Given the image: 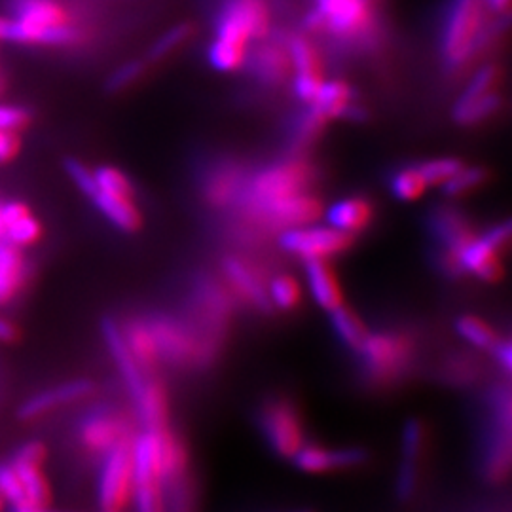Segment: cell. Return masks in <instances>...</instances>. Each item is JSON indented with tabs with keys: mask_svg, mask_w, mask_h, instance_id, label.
<instances>
[{
	"mask_svg": "<svg viewBox=\"0 0 512 512\" xmlns=\"http://www.w3.org/2000/svg\"><path fill=\"white\" fill-rule=\"evenodd\" d=\"M486 181H488V171L484 167H465L463 165L448 183L442 184V190H444L446 198L456 200V198H463V196L471 194Z\"/></svg>",
	"mask_w": 512,
	"mask_h": 512,
	"instance_id": "ab89813d",
	"label": "cell"
},
{
	"mask_svg": "<svg viewBox=\"0 0 512 512\" xmlns=\"http://www.w3.org/2000/svg\"><path fill=\"white\" fill-rule=\"evenodd\" d=\"M456 330L463 340L478 349L492 351L499 342V334L486 321L475 315H461L456 321Z\"/></svg>",
	"mask_w": 512,
	"mask_h": 512,
	"instance_id": "8d00e7d4",
	"label": "cell"
},
{
	"mask_svg": "<svg viewBox=\"0 0 512 512\" xmlns=\"http://www.w3.org/2000/svg\"><path fill=\"white\" fill-rule=\"evenodd\" d=\"M511 0H486V6L494 10L495 14H507Z\"/></svg>",
	"mask_w": 512,
	"mask_h": 512,
	"instance_id": "f5cc1de1",
	"label": "cell"
},
{
	"mask_svg": "<svg viewBox=\"0 0 512 512\" xmlns=\"http://www.w3.org/2000/svg\"><path fill=\"white\" fill-rule=\"evenodd\" d=\"M315 179L317 169L308 160L300 158L296 152L293 156L253 171L245 184L243 196L234 209H238L239 215L247 219L281 198L300 192H311V184L315 183Z\"/></svg>",
	"mask_w": 512,
	"mask_h": 512,
	"instance_id": "7a4b0ae2",
	"label": "cell"
},
{
	"mask_svg": "<svg viewBox=\"0 0 512 512\" xmlns=\"http://www.w3.org/2000/svg\"><path fill=\"white\" fill-rule=\"evenodd\" d=\"M490 353L494 355L497 365L501 366V370H503L505 374H509L512 368L511 342H509V340H501V338H499V342L495 344L494 349H492Z\"/></svg>",
	"mask_w": 512,
	"mask_h": 512,
	"instance_id": "681fc988",
	"label": "cell"
},
{
	"mask_svg": "<svg viewBox=\"0 0 512 512\" xmlns=\"http://www.w3.org/2000/svg\"><path fill=\"white\" fill-rule=\"evenodd\" d=\"M482 236L490 245H494L499 253H505L511 245V224H509V220L494 224L492 228L482 232Z\"/></svg>",
	"mask_w": 512,
	"mask_h": 512,
	"instance_id": "c3c4849f",
	"label": "cell"
},
{
	"mask_svg": "<svg viewBox=\"0 0 512 512\" xmlns=\"http://www.w3.org/2000/svg\"><path fill=\"white\" fill-rule=\"evenodd\" d=\"M294 467L308 475H327L338 471H349L365 465L368 461V452L359 446L348 448H327L323 444L308 442L298 450V454L291 459Z\"/></svg>",
	"mask_w": 512,
	"mask_h": 512,
	"instance_id": "7c38bea8",
	"label": "cell"
},
{
	"mask_svg": "<svg viewBox=\"0 0 512 512\" xmlns=\"http://www.w3.org/2000/svg\"><path fill=\"white\" fill-rule=\"evenodd\" d=\"M12 18L40 27L73 23L69 12L57 0H12Z\"/></svg>",
	"mask_w": 512,
	"mask_h": 512,
	"instance_id": "f546056e",
	"label": "cell"
},
{
	"mask_svg": "<svg viewBox=\"0 0 512 512\" xmlns=\"http://www.w3.org/2000/svg\"><path fill=\"white\" fill-rule=\"evenodd\" d=\"M459 264L463 274L473 275L484 283H497L503 277V262L501 253L490 245L484 236L476 234L461 251Z\"/></svg>",
	"mask_w": 512,
	"mask_h": 512,
	"instance_id": "603a6c76",
	"label": "cell"
},
{
	"mask_svg": "<svg viewBox=\"0 0 512 512\" xmlns=\"http://www.w3.org/2000/svg\"><path fill=\"white\" fill-rule=\"evenodd\" d=\"M256 423L277 458L291 461L306 444L302 414L287 397H272L260 404Z\"/></svg>",
	"mask_w": 512,
	"mask_h": 512,
	"instance_id": "8992f818",
	"label": "cell"
},
{
	"mask_svg": "<svg viewBox=\"0 0 512 512\" xmlns=\"http://www.w3.org/2000/svg\"><path fill=\"white\" fill-rule=\"evenodd\" d=\"M93 391H95V384L86 378H78V380L42 389L21 403L18 418L23 421L38 420L42 416H48L57 408H63L90 397Z\"/></svg>",
	"mask_w": 512,
	"mask_h": 512,
	"instance_id": "ffe728a7",
	"label": "cell"
},
{
	"mask_svg": "<svg viewBox=\"0 0 512 512\" xmlns=\"http://www.w3.org/2000/svg\"><path fill=\"white\" fill-rule=\"evenodd\" d=\"M486 0H452L442 23L440 55L450 71H458L475 57L482 44L497 33L486 25Z\"/></svg>",
	"mask_w": 512,
	"mask_h": 512,
	"instance_id": "3957f363",
	"label": "cell"
},
{
	"mask_svg": "<svg viewBox=\"0 0 512 512\" xmlns=\"http://www.w3.org/2000/svg\"><path fill=\"white\" fill-rule=\"evenodd\" d=\"M215 37L249 46L270 35V6L266 0H222L215 16Z\"/></svg>",
	"mask_w": 512,
	"mask_h": 512,
	"instance_id": "52a82bcc",
	"label": "cell"
},
{
	"mask_svg": "<svg viewBox=\"0 0 512 512\" xmlns=\"http://www.w3.org/2000/svg\"><path fill=\"white\" fill-rule=\"evenodd\" d=\"M247 52H249V46L215 37L207 50V59L211 67L220 73H234L245 65Z\"/></svg>",
	"mask_w": 512,
	"mask_h": 512,
	"instance_id": "e575fe53",
	"label": "cell"
},
{
	"mask_svg": "<svg viewBox=\"0 0 512 512\" xmlns=\"http://www.w3.org/2000/svg\"><path fill=\"white\" fill-rule=\"evenodd\" d=\"M133 433L131 423L109 408L88 412L78 425L80 444L95 456L105 454L114 444L131 437Z\"/></svg>",
	"mask_w": 512,
	"mask_h": 512,
	"instance_id": "4fadbf2b",
	"label": "cell"
},
{
	"mask_svg": "<svg viewBox=\"0 0 512 512\" xmlns=\"http://www.w3.org/2000/svg\"><path fill=\"white\" fill-rule=\"evenodd\" d=\"M0 499L4 505H10V509L27 505L21 480L10 463H0Z\"/></svg>",
	"mask_w": 512,
	"mask_h": 512,
	"instance_id": "7bdbcfd3",
	"label": "cell"
},
{
	"mask_svg": "<svg viewBox=\"0 0 512 512\" xmlns=\"http://www.w3.org/2000/svg\"><path fill=\"white\" fill-rule=\"evenodd\" d=\"M501 107L499 93L490 92L484 95H461L454 107V120L461 126L484 124L497 114Z\"/></svg>",
	"mask_w": 512,
	"mask_h": 512,
	"instance_id": "4dcf8cb0",
	"label": "cell"
},
{
	"mask_svg": "<svg viewBox=\"0 0 512 512\" xmlns=\"http://www.w3.org/2000/svg\"><path fill=\"white\" fill-rule=\"evenodd\" d=\"M427 228L435 241L437 255L454 256L458 260L459 251L476 236L471 220L452 205L435 207L429 213Z\"/></svg>",
	"mask_w": 512,
	"mask_h": 512,
	"instance_id": "5bb4252c",
	"label": "cell"
},
{
	"mask_svg": "<svg viewBox=\"0 0 512 512\" xmlns=\"http://www.w3.org/2000/svg\"><path fill=\"white\" fill-rule=\"evenodd\" d=\"M355 243V236H349L332 226H296L279 234V247L289 255L310 260H330L344 255Z\"/></svg>",
	"mask_w": 512,
	"mask_h": 512,
	"instance_id": "9c48e42d",
	"label": "cell"
},
{
	"mask_svg": "<svg viewBox=\"0 0 512 512\" xmlns=\"http://www.w3.org/2000/svg\"><path fill=\"white\" fill-rule=\"evenodd\" d=\"M27 281V260L23 249L0 238V308L10 304Z\"/></svg>",
	"mask_w": 512,
	"mask_h": 512,
	"instance_id": "484cf974",
	"label": "cell"
},
{
	"mask_svg": "<svg viewBox=\"0 0 512 512\" xmlns=\"http://www.w3.org/2000/svg\"><path fill=\"white\" fill-rule=\"evenodd\" d=\"M10 512H71L59 511V509H52L50 505H21V507H12Z\"/></svg>",
	"mask_w": 512,
	"mask_h": 512,
	"instance_id": "816d5d0a",
	"label": "cell"
},
{
	"mask_svg": "<svg viewBox=\"0 0 512 512\" xmlns=\"http://www.w3.org/2000/svg\"><path fill=\"white\" fill-rule=\"evenodd\" d=\"M330 323H332L334 334L340 338V342L346 348L357 351L363 346L368 336V329L363 319L355 311L349 310L348 306H340L330 311Z\"/></svg>",
	"mask_w": 512,
	"mask_h": 512,
	"instance_id": "d6a6232c",
	"label": "cell"
},
{
	"mask_svg": "<svg viewBox=\"0 0 512 512\" xmlns=\"http://www.w3.org/2000/svg\"><path fill=\"white\" fill-rule=\"evenodd\" d=\"M374 0H317L306 25L311 33H323L344 48L372 52L382 40V27Z\"/></svg>",
	"mask_w": 512,
	"mask_h": 512,
	"instance_id": "6da1fadb",
	"label": "cell"
},
{
	"mask_svg": "<svg viewBox=\"0 0 512 512\" xmlns=\"http://www.w3.org/2000/svg\"><path fill=\"white\" fill-rule=\"evenodd\" d=\"M18 338V327L10 319L0 315V344H14Z\"/></svg>",
	"mask_w": 512,
	"mask_h": 512,
	"instance_id": "f907efd6",
	"label": "cell"
},
{
	"mask_svg": "<svg viewBox=\"0 0 512 512\" xmlns=\"http://www.w3.org/2000/svg\"><path fill=\"white\" fill-rule=\"evenodd\" d=\"M31 122V112L19 105H4L0 103V129L21 131Z\"/></svg>",
	"mask_w": 512,
	"mask_h": 512,
	"instance_id": "f6af8a7d",
	"label": "cell"
},
{
	"mask_svg": "<svg viewBox=\"0 0 512 512\" xmlns=\"http://www.w3.org/2000/svg\"><path fill=\"white\" fill-rule=\"evenodd\" d=\"M65 173L73 181L74 186L80 190V194L90 200V196L97 188L95 177H93V169H90L86 164H82L76 158H69V160H65Z\"/></svg>",
	"mask_w": 512,
	"mask_h": 512,
	"instance_id": "ee69618b",
	"label": "cell"
},
{
	"mask_svg": "<svg viewBox=\"0 0 512 512\" xmlns=\"http://www.w3.org/2000/svg\"><path fill=\"white\" fill-rule=\"evenodd\" d=\"M82 38V31L74 23L61 27H40L12 16H0V42L27 46H74Z\"/></svg>",
	"mask_w": 512,
	"mask_h": 512,
	"instance_id": "2e32d148",
	"label": "cell"
},
{
	"mask_svg": "<svg viewBox=\"0 0 512 512\" xmlns=\"http://www.w3.org/2000/svg\"><path fill=\"white\" fill-rule=\"evenodd\" d=\"M93 177H95V183L99 190L109 192L114 196L135 200V186L131 183L128 175L124 171H120L118 167L99 165L97 169H93Z\"/></svg>",
	"mask_w": 512,
	"mask_h": 512,
	"instance_id": "f35d334b",
	"label": "cell"
},
{
	"mask_svg": "<svg viewBox=\"0 0 512 512\" xmlns=\"http://www.w3.org/2000/svg\"><path fill=\"white\" fill-rule=\"evenodd\" d=\"M2 232H4V228H2V219H0V238H2Z\"/></svg>",
	"mask_w": 512,
	"mask_h": 512,
	"instance_id": "db71d44e",
	"label": "cell"
},
{
	"mask_svg": "<svg viewBox=\"0 0 512 512\" xmlns=\"http://www.w3.org/2000/svg\"><path fill=\"white\" fill-rule=\"evenodd\" d=\"M148 63L145 59L137 61H128L120 65L114 73L110 74L105 84V90L109 93H120L129 90L133 84H137L145 73H147Z\"/></svg>",
	"mask_w": 512,
	"mask_h": 512,
	"instance_id": "60d3db41",
	"label": "cell"
},
{
	"mask_svg": "<svg viewBox=\"0 0 512 512\" xmlns=\"http://www.w3.org/2000/svg\"><path fill=\"white\" fill-rule=\"evenodd\" d=\"M137 420L143 429H162L169 425V399L164 385L152 376L148 378L145 389L133 399Z\"/></svg>",
	"mask_w": 512,
	"mask_h": 512,
	"instance_id": "83f0119b",
	"label": "cell"
},
{
	"mask_svg": "<svg viewBox=\"0 0 512 512\" xmlns=\"http://www.w3.org/2000/svg\"><path fill=\"white\" fill-rule=\"evenodd\" d=\"M268 296L277 310L291 311L298 306L302 289L293 275H275L268 281Z\"/></svg>",
	"mask_w": 512,
	"mask_h": 512,
	"instance_id": "74e56055",
	"label": "cell"
},
{
	"mask_svg": "<svg viewBox=\"0 0 512 512\" xmlns=\"http://www.w3.org/2000/svg\"><path fill=\"white\" fill-rule=\"evenodd\" d=\"M463 165L465 164L458 158H437V160L418 164V167H420L421 175H423L427 186H442V184L448 183Z\"/></svg>",
	"mask_w": 512,
	"mask_h": 512,
	"instance_id": "b9f144b4",
	"label": "cell"
},
{
	"mask_svg": "<svg viewBox=\"0 0 512 512\" xmlns=\"http://www.w3.org/2000/svg\"><path fill=\"white\" fill-rule=\"evenodd\" d=\"M374 205L363 196H353L340 202L332 203L327 211L329 226L342 230L349 236H357L366 230L374 220Z\"/></svg>",
	"mask_w": 512,
	"mask_h": 512,
	"instance_id": "4316f807",
	"label": "cell"
},
{
	"mask_svg": "<svg viewBox=\"0 0 512 512\" xmlns=\"http://www.w3.org/2000/svg\"><path fill=\"white\" fill-rule=\"evenodd\" d=\"M46 446L40 440H29L21 444L8 461L18 473L25 490L27 505H52V486L44 473Z\"/></svg>",
	"mask_w": 512,
	"mask_h": 512,
	"instance_id": "8fae6325",
	"label": "cell"
},
{
	"mask_svg": "<svg viewBox=\"0 0 512 512\" xmlns=\"http://www.w3.org/2000/svg\"><path fill=\"white\" fill-rule=\"evenodd\" d=\"M490 421L484 450V475L492 482L505 478L511 467V393L509 385L495 389L490 401Z\"/></svg>",
	"mask_w": 512,
	"mask_h": 512,
	"instance_id": "ba28073f",
	"label": "cell"
},
{
	"mask_svg": "<svg viewBox=\"0 0 512 512\" xmlns=\"http://www.w3.org/2000/svg\"><path fill=\"white\" fill-rule=\"evenodd\" d=\"M416 340L404 329H384L370 332L359 355V368L366 384L374 387L401 382L416 359Z\"/></svg>",
	"mask_w": 512,
	"mask_h": 512,
	"instance_id": "277c9868",
	"label": "cell"
},
{
	"mask_svg": "<svg viewBox=\"0 0 512 512\" xmlns=\"http://www.w3.org/2000/svg\"><path fill=\"white\" fill-rule=\"evenodd\" d=\"M90 200L95 205V209L109 220L114 228H118L126 234H133L143 226V215H141L135 200H131V198L114 196V194L95 188Z\"/></svg>",
	"mask_w": 512,
	"mask_h": 512,
	"instance_id": "d4e9b609",
	"label": "cell"
},
{
	"mask_svg": "<svg viewBox=\"0 0 512 512\" xmlns=\"http://www.w3.org/2000/svg\"><path fill=\"white\" fill-rule=\"evenodd\" d=\"M310 105L319 110L327 120H338V118H344L349 122L366 120V109L357 103L355 90L344 80L323 82L321 90Z\"/></svg>",
	"mask_w": 512,
	"mask_h": 512,
	"instance_id": "7402d4cb",
	"label": "cell"
},
{
	"mask_svg": "<svg viewBox=\"0 0 512 512\" xmlns=\"http://www.w3.org/2000/svg\"><path fill=\"white\" fill-rule=\"evenodd\" d=\"M222 272L226 275L224 279L228 281L230 289L253 310L262 313L274 310L268 296V281H264L262 270L241 256H226L222 260Z\"/></svg>",
	"mask_w": 512,
	"mask_h": 512,
	"instance_id": "e0dca14e",
	"label": "cell"
},
{
	"mask_svg": "<svg viewBox=\"0 0 512 512\" xmlns=\"http://www.w3.org/2000/svg\"><path fill=\"white\" fill-rule=\"evenodd\" d=\"M266 38L258 40L253 52H247L245 65L258 84L264 88H279L293 74L291 55L285 42Z\"/></svg>",
	"mask_w": 512,
	"mask_h": 512,
	"instance_id": "ac0fdd59",
	"label": "cell"
},
{
	"mask_svg": "<svg viewBox=\"0 0 512 512\" xmlns=\"http://www.w3.org/2000/svg\"><path fill=\"white\" fill-rule=\"evenodd\" d=\"M327 122L329 120L311 105H306V109L300 110L294 116L293 124L289 129V141L294 152L311 147L327 128Z\"/></svg>",
	"mask_w": 512,
	"mask_h": 512,
	"instance_id": "1f68e13d",
	"label": "cell"
},
{
	"mask_svg": "<svg viewBox=\"0 0 512 512\" xmlns=\"http://www.w3.org/2000/svg\"><path fill=\"white\" fill-rule=\"evenodd\" d=\"M192 35H194V29H192L190 23H181V25L171 27L169 31H165L164 35L152 44L145 61L148 65L164 61L167 57L175 54L177 50H181L184 44L192 38Z\"/></svg>",
	"mask_w": 512,
	"mask_h": 512,
	"instance_id": "d590c367",
	"label": "cell"
},
{
	"mask_svg": "<svg viewBox=\"0 0 512 512\" xmlns=\"http://www.w3.org/2000/svg\"><path fill=\"white\" fill-rule=\"evenodd\" d=\"M0 219L4 228L2 239L19 249L33 247L42 236L40 220L23 202L0 203Z\"/></svg>",
	"mask_w": 512,
	"mask_h": 512,
	"instance_id": "cb8c5ba5",
	"label": "cell"
},
{
	"mask_svg": "<svg viewBox=\"0 0 512 512\" xmlns=\"http://www.w3.org/2000/svg\"><path fill=\"white\" fill-rule=\"evenodd\" d=\"M304 264H306V277H308V287L313 300L327 311L344 306L342 287L334 272L330 270L327 260H310Z\"/></svg>",
	"mask_w": 512,
	"mask_h": 512,
	"instance_id": "f1b7e54d",
	"label": "cell"
},
{
	"mask_svg": "<svg viewBox=\"0 0 512 512\" xmlns=\"http://www.w3.org/2000/svg\"><path fill=\"white\" fill-rule=\"evenodd\" d=\"M427 444V429L420 420H410L403 429L401 461L397 469V494L408 501L418 492L423 452Z\"/></svg>",
	"mask_w": 512,
	"mask_h": 512,
	"instance_id": "d6986e66",
	"label": "cell"
},
{
	"mask_svg": "<svg viewBox=\"0 0 512 512\" xmlns=\"http://www.w3.org/2000/svg\"><path fill=\"white\" fill-rule=\"evenodd\" d=\"M249 169L236 158H217L203 165L200 192L203 202L215 211H226L238 205L245 184L249 181Z\"/></svg>",
	"mask_w": 512,
	"mask_h": 512,
	"instance_id": "30bf717a",
	"label": "cell"
},
{
	"mask_svg": "<svg viewBox=\"0 0 512 512\" xmlns=\"http://www.w3.org/2000/svg\"><path fill=\"white\" fill-rule=\"evenodd\" d=\"M0 84H2V82H0Z\"/></svg>",
	"mask_w": 512,
	"mask_h": 512,
	"instance_id": "9f6ffc18",
	"label": "cell"
},
{
	"mask_svg": "<svg viewBox=\"0 0 512 512\" xmlns=\"http://www.w3.org/2000/svg\"><path fill=\"white\" fill-rule=\"evenodd\" d=\"M304 512H308V511H304Z\"/></svg>",
	"mask_w": 512,
	"mask_h": 512,
	"instance_id": "11a10c76",
	"label": "cell"
},
{
	"mask_svg": "<svg viewBox=\"0 0 512 512\" xmlns=\"http://www.w3.org/2000/svg\"><path fill=\"white\" fill-rule=\"evenodd\" d=\"M133 439L135 433L99 456L97 503L101 512H126L133 503Z\"/></svg>",
	"mask_w": 512,
	"mask_h": 512,
	"instance_id": "5b68a950",
	"label": "cell"
},
{
	"mask_svg": "<svg viewBox=\"0 0 512 512\" xmlns=\"http://www.w3.org/2000/svg\"><path fill=\"white\" fill-rule=\"evenodd\" d=\"M101 334H103V340L107 344L109 349L110 357L114 361V365L118 368L124 384L128 387L129 397L131 401L139 397V393L145 389L148 378L152 374H147L139 363L135 361V357L131 355L128 344L124 340V334L120 329V323L112 317H103L101 321Z\"/></svg>",
	"mask_w": 512,
	"mask_h": 512,
	"instance_id": "44dd1931",
	"label": "cell"
},
{
	"mask_svg": "<svg viewBox=\"0 0 512 512\" xmlns=\"http://www.w3.org/2000/svg\"><path fill=\"white\" fill-rule=\"evenodd\" d=\"M21 150V135L19 131L0 129V165L10 164L16 160Z\"/></svg>",
	"mask_w": 512,
	"mask_h": 512,
	"instance_id": "7dc6e473",
	"label": "cell"
},
{
	"mask_svg": "<svg viewBox=\"0 0 512 512\" xmlns=\"http://www.w3.org/2000/svg\"><path fill=\"white\" fill-rule=\"evenodd\" d=\"M287 48H289L291 67H293L294 93L304 105H310L325 82L319 52L310 38L302 35L291 38Z\"/></svg>",
	"mask_w": 512,
	"mask_h": 512,
	"instance_id": "9a60e30c",
	"label": "cell"
},
{
	"mask_svg": "<svg viewBox=\"0 0 512 512\" xmlns=\"http://www.w3.org/2000/svg\"><path fill=\"white\" fill-rule=\"evenodd\" d=\"M446 380L452 384H467L476 378V365L469 359H450L448 365L444 366Z\"/></svg>",
	"mask_w": 512,
	"mask_h": 512,
	"instance_id": "bcb514c9",
	"label": "cell"
},
{
	"mask_svg": "<svg viewBox=\"0 0 512 512\" xmlns=\"http://www.w3.org/2000/svg\"><path fill=\"white\" fill-rule=\"evenodd\" d=\"M389 188L399 202L412 203L420 200L429 186L425 183L418 164H408L393 171Z\"/></svg>",
	"mask_w": 512,
	"mask_h": 512,
	"instance_id": "836d02e7",
	"label": "cell"
}]
</instances>
